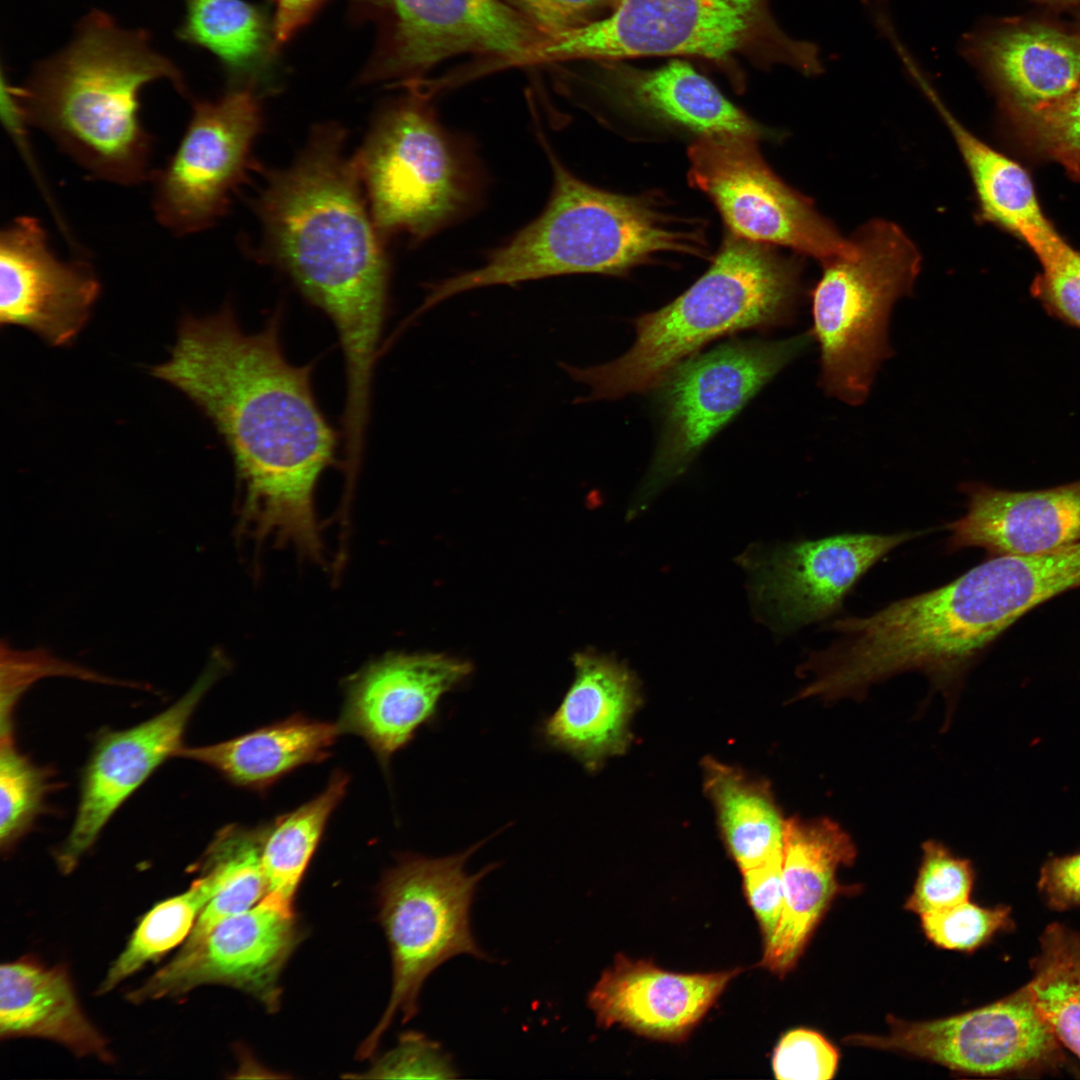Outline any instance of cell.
<instances>
[{
    "instance_id": "26",
    "label": "cell",
    "mask_w": 1080,
    "mask_h": 1080,
    "mask_svg": "<svg viewBox=\"0 0 1080 1080\" xmlns=\"http://www.w3.org/2000/svg\"><path fill=\"white\" fill-rule=\"evenodd\" d=\"M0 1036L42 1038L78 1057L104 1062L113 1058L106 1039L81 1008L66 969L28 959L0 967Z\"/></svg>"
},
{
    "instance_id": "38",
    "label": "cell",
    "mask_w": 1080,
    "mask_h": 1080,
    "mask_svg": "<svg viewBox=\"0 0 1080 1080\" xmlns=\"http://www.w3.org/2000/svg\"><path fill=\"white\" fill-rule=\"evenodd\" d=\"M973 882L969 860L954 855L938 841L928 840L922 845L918 874L905 909L921 916L953 907L969 900Z\"/></svg>"
},
{
    "instance_id": "17",
    "label": "cell",
    "mask_w": 1080,
    "mask_h": 1080,
    "mask_svg": "<svg viewBox=\"0 0 1080 1080\" xmlns=\"http://www.w3.org/2000/svg\"><path fill=\"white\" fill-rule=\"evenodd\" d=\"M227 666L215 651L193 686L170 707L136 726L97 737L82 772L75 819L54 855L62 873L76 868L122 804L164 761L176 756L198 704Z\"/></svg>"
},
{
    "instance_id": "29",
    "label": "cell",
    "mask_w": 1080,
    "mask_h": 1080,
    "mask_svg": "<svg viewBox=\"0 0 1080 1080\" xmlns=\"http://www.w3.org/2000/svg\"><path fill=\"white\" fill-rule=\"evenodd\" d=\"M909 70L956 142L973 181L983 219L999 224L1022 239L1051 226L1026 170L967 130L918 70L914 66Z\"/></svg>"
},
{
    "instance_id": "16",
    "label": "cell",
    "mask_w": 1080,
    "mask_h": 1080,
    "mask_svg": "<svg viewBox=\"0 0 1080 1080\" xmlns=\"http://www.w3.org/2000/svg\"><path fill=\"white\" fill-rule=\"evenodd\" d=\"M930 531L844 533L746 554L753 599L779 633L823 621L876 563Z\"/></svg>"
},
{
    "instance_id": "43",
    "label": "cell",
    "mask_w": 1080,
    "mask_h": 1080,
    "mask_svg": "<svg viewBox=\"0 0 1080 1080\" xmlns=\"http://www.w3.org/2000/svg\"><path fill=\"white\" fill-rule=\"evenodd\" d=\"M742 873L744 891L759 922L765 946L775 934L783 912L782 854Z\"/></svg>"
},
{
    "instance_id": "23",
    "label": "cell",
    "mask_w": 1080,
    "mask_h": 1080,
    "mask_svg": "<svg viewBox=\"0 0 1080 1080\" xmlns=\"http://www.w3.org/2000/svg\"><path fill=\"white\" fill-rule=\"evenodd\" d=\"M959 52L1008 109L1050 104L1080 84V35L1052 26L986 22L962 37Z\"/></svg>"
},
{
    "instance_id": "30",
    "label": "cell",
    "mask_w": 1080,
    "mask_h": 1080,
    "mask_svg": "<svg viewBox=\"0 0 1080 1080\" xmlns=\"http://www.w3.org/2000/svg\"><path fill=\"white\" fill-rule=\"evenodd\" d=\"M704 765L706 792L741 871L782 854L785 820L768 786L715 760Z\"/></svg>"
},
{
    "instance_id": "28",
    "label": "cell",
    "mask_w": 1080,
    "mask_h": 1080,
    "mask_svg": "<svg viewBox=\"0 0 1080 1080\" xmlns=\"http://www.w3.org/2000/svg\"><path fill=\"white\" fill-rule=\"evenodd\" d=\"M342 734L338 723L294 714L232 739L176 754L197 761L234 786L263 793L294 770L328 758Z\"/></svg>"
},
{
    "instance_id": "11",
    "label": "cell",
    "mask_w": 1080,
    "mask_h": 1080,
    "mask_svg": "<svg viewBox=\"0 0 1080 1080\" xmlns=\"http://www.w3.org/2000/svg\"><path fill=\"white\" fill-rule=\"evenodd\" d=\"M812 332L781 341H733L682 361L661 382L663 431L632 514L681 475L702 446L809 344Z\"/></svg>"
},
{
    "instance_id": "47",
    "label": "cell",
    "mask_w": 1080,
    "mask_h": 1080,
    "mask_svg": "<svg viewBox=\"0 0 1080 1080\" xmlns=\"http://www.w3.org/2000/svg\"><path fill=\"white\" fill-rule=\"evenodd\" d=\"M1035 1H1037L1040 4L1046 5L1048 7L1054 8V9L1067 8V7H1070V6H1073V5H1076V4L1080 3V0H1035Z\"/></svg>"
},
{
    "instance_id": "42",
    "label": "cell",
    "mask_w": 1080,
    "mask_h": 1080,
    "mask_svg": "<svg viewBox=\"0 0 1080 1080\" xmlns=\"http://www.w3.org/2000/svg\"><path fill=\"white\" fill-rule=\"evenodd\" d=\"M549 37L586 26L609 14L618 0H502Z\"/></svg>"
},
{
    "instance_id": "45",
    "label": "cell",
    "mask_w": 1080,
    "mask_h": 1080,
    "mask_svg": "<svg viewBox=\"0 0 1080 1080\" xmlns=\"http://www.w3.org/2000/svg\"><path fill=\"white\" fill-rule=\"evenodd\" d=\"M1038 887L1054 909L1080 906V852L1048 859L1041 868Z\"/></svg>"
},
{
    "instance_id": "25",
    "label": "cell",
    "mask_w": 1080,
    "mask_h": 1080,
    "mask_svg": "<svg viewBox=\"0 0 1080 1080\" xmlns=\"http://www.w3.org/2000/svg\"><path fill=\"white\" fill-rule=\"evenodd\" d=\"M597 87L613 102L655 121L699 134L759 138L763 129L689 63L672 59L656 69L603 62Z\"/></svg>"
},
{
    "instance_id": "6",
    "label": "cell",
    "mask_w": 1080,
    "mask_h": 1080,
    "mask_svg": "<svg viewBox=\"0 0 1080 1080\" xmlns=\"http://www.w3.org/2000/svg\"><path fill=\"white\" fill-rule=\"evenodd\" d=\"M652 56L706 59L732 73L741 58L809 77L824 72L819 47L789 36L770 0H618L606 16L550 37L531 64Z\"/></svg>"
},
{
    "instance_id": "8",
    "label": "cell",
    "mask_w": 1080,
    "mask_h": 1080,
    "mask_svg": "<svg viewBox=\"0 0 1080 1080\" xmlns=\"http://www.w3.org/2000/svg\"><path fill=\"white\" fill-rule=\"evenodd\" d=\"M378 111L353 157L374 224L384 238L420 242L472 203L475 178L454 137L437 122L422 92Z\"/></svg>"
},
{
    "instance_id": "4",
    "label": "cell",
    "mask_w": 1080,
    "mask_h": 1080,
    "mask_svg": "<svg viewBox=\"0 0 1080 1080\" xmlns=\"http://www.w3.org/2000/svg\"><path fill=\"white\" fill-rule=\"evenodd\" d=\"M553 187L543 212L484 264L431 285L422 310L470 289L550 276L622 274L659 253L698 254L704 239L645 197L598 189L575 177L542 141Z\"/></svg>"
},
{
    "instance_id": "19",
    "label": "cell",
    "mask_w": 1080,
    "mask_h": 1080,
    "mask_svg": "<svg viewBox=\"0 0 1080 1080\" xmlns=\"http://www.w3.org/2000/svg\"><path fill=\"white\" fill-rule=\"evenodd\" d=\"M100 292L83 259L60 260L46 231L21 216L0 235V321L31 330L53 346L70 344L87 323Z\"/></svg>"
},
{
    "instance_id": "27",
    "label": "cell",
    "mask_w": 1080,
    "mask_h": 1080,
    "mask_svg": "<svg viewBox=\"0 0 1080 1080\" xmlns=\"http://www.w3.org/2000/svg\"><path fill=\"white\" fill-rule=\"evenodd\" d=\"M178 39L214 55L229 88L261 97L279 90L280 52L272 14L246 0H185Z\"/></svg>"
},
{
    "instance_id": "13",
    "label": "cell",
    "mask_w": 1080,
    "mask_h": 1080,
    "mask_svg": "<svg viewBox=\"0 0 1080 1080\" xmlns=\"http://www.w3.org/2000/svg\"><path fill=\"white\" fill-rule=\"evenodd\" d=\"M260 100L236 88L214 101L193 99L181 141L151 176L155 217L170 232L196 233L227 213L233 192L256 168L251 149L263 124Z\"/></svg>"
},
{
    "instance_id": "24",
    "label": "cell",
    "mask_w": 1080,
    "mask_h": 1080,
    "mask_svg": "<svg viewBox=\"0 0 1080 1080\" xmlns=\"http://www.w3.org/2000/svg\"><path fill=\"white\" fill-rule=\"evenodd\" d=\"M574 679L542 725L545 741L594 771L629 745L630 720L639 704L637 681L615 658L592 651L572 658Z\"/></svg>"
},
{
    "instance_id": "35",
    "label": "cell",
    "mask_w": 1080,
    "mask_h": 1080,
    "mask_svg": "<svg viewBox=\"0 0 1080 1080\" xmlns=\"http://www.w3.org/2000/svg\"><path fill=\"white\" fill-rule=\"evenodd\" d=\"M46 769L20 753L11 732L1 734L0 844L10 850L40 814L49 788Z\"/></svg>"
},
{
    "instance_id": "31",
    "label": "cell",
    "mask_w": 1080,
    "mask_h": 1080,
    "mask_svg": "<svg viewBox=\"0 0 1080 1080\" xmlns=\"http://www.w3.org/2000/svg\"><path fill=\"white\" fill-rule=\"evenodd\" d=\"M266 827L229 824L216 832L195 865L199 875L212 882L216 893L180 949L195 946L217 924L249 910L266 895L262 867Z\"/></svg>"
},
{
    "instance_id": "36",
    "label": "cell",
    "mask_w": 1080,
    "mask_h": 1080,
    "mask_svg": "<svg viewBox=\"0 0 1080 1080\" xmlns=\"http://www.w3.org/2000/svg\"><path fill=\"white\" fill-rule=\"evenodd\" d=\"M1037 256L1042 274L1034 290L1047 308L1080 328V252L1051 225L1023 239Z\"/></svg>"
},
{
    "instance_id": "2",
    "label": "cell",
    "mask_w": 1080,
    "mask_h": 1080,
    "mask_svg": "<svg viewBox=\"0 0 1080 1080\" xmlns=\"http://www.w3.org/2000/svg\"><path fill=\"white\" fill-rule=\"evenodd\" d=\"M345 140L336 123L314 127L288 168L264 170L253 208L262 227L261 257L336 329L346 374L344 412L361 419L370 414L389 264Z\"/></svg>"
},
{
    "instance_id": "15",
    "label": "cell",
    "mask_w": 1080,
    "mask_h": 1080,
    "mask_svg": "<svg viewBox=\"0 0 1080 1080\" xmlns=\"http://www.w3.org/2000/svg\"><path fill=\"white\" fill-rule=\"evenodd\" d=\"M886 1035L852 1034L845 1044L923 1058L958 1073L1000 1075L1031 1067L1056 1048L1057 1038L1027 986L989 1005L920 1022L888 1017Z\"/></svg>"
},
{
    "instance_id": "12",
    "label": "cell",
    "mask_w": 1080,
    "mask_h": 1080,
    "mask_svg": "<svg viewBox=\"0 0 1080 1080\" xmlns=\"http://www.w3.org/2000/svg\"><path fill=\"white\" fill-rule=\"evenodd\" d=\"M755 139L703 135L688 151L690 183L711 199L733 235L788 247L822 263L853 255V239H845L808 198L772 172Z\"/></svg>"
},
{
    "instance_id": "40",
    "label": "cell",
    "mask_w": 1080,
    "mask_h": 1080,
    "mask_svg": "<svg viewBox=\"0 0 1080 1080\" xmlns=\"http://www.w3.org/2000/svg\"><path fill=\"white\" fill-rule=\"evenodd\" d=\"M458 1070L439 1043L418 1032L401 1035L394 1049L358 1078L455 1079Z\"/></svg>"
},
{
    "instance_id": "48",
    "label": "cell",
    "mask_w": 1080,
    "mask_h": 1080,
    "mask_svg": "<svg viewBox=\"0 0 1080 1080\" xmlns=\"http://www.w3.org/2000/svg\"><path fill=\"white\" fill-rule=\"evenodd\" d=\"M1078 179H1080V173H1079Z\"/></svg>"
},
{
    "instance_id": "46",
    "label": "cell",
    "mask_w": 1080,
    "mask_h": 1080,
    "mask_svg": "<svg viewBox=\"0 0 1080 1080\" xmlns=\"http://www.w3.org/2000/svg\"><path fill=\"white\" fill-rule=\"evenodd\" d=\"M272 8L276 39L281 47L291 41L330 0H266Z\"/></svg>"
},
{
    "instance_id": "9",
    "label": "cell",
    "mask_w": 1080,
    "mask_h": 1080,
    "mask_svg": "<svg viewBox=\"0 0 1080 1080\" xmlns=\"http://www.w3.org/2000/svg\"><path fill=\"white\" fill-rule=\"evenodd\" d=\"M486 840L460 853L429 858L407 854L383 876L379 917L392 963V988L381 1019L359 1048L370 1056L398 1013L409 1021L418 1010L426 979L458 955L480 960L489 956L478 946L470 925V909L480 881L496 864L469 874L466 862Z\"/></svg>"
},
{
    "instance_id": "3",
    "label": "cell",
    "mask_w": 1080,
    "mask_h": 1080,
    "mask_svg": "<svg viewBox=\"0 0 1080 1080\" xmlns=\"http://www.w3.org/2000/svg\"><path fill=\"white\" fill-rule=\"evenodd\" d=\"M159 79L187 93L180 71L151 48L145 31L125 30L93 11L65 49L37 66L19 94L29 125L90 175L130 186L153 174L152 137L139 116V95Z\"/></svg>"
},
{
    "instance_id": "22",
    "label": "cell",
    "mask_w": 1080,
    "mask_h": 1080,
    "mask_svg": "<svg viewBox=\"0 0 1080 1080\" xmlns=\"http://www.w3.org/2000/svg\"><path fill=\"white\" fill-rule=\"evenodd\" d=\"M857 848L829 817L785 820L782 849L784 906L761 966L783 976L804 952L833 899L855 887L838 882L841 867L854 863Z\"/></svg>"
},
{
    "instance_id": "32",
    "label": "cell",
    "mask_w": 1080,
    "mask_h": 1080,
    "mask_svg": "<svg viewBox=\"0 0 1080 1080\" xmlns=\"http://www.w3.org/2000/svg\"><path fill=\"white\" fill-rule=\"evenodd\" d=\"M350 777L335 770L313 799L267 824L262 867L267 893L293 903L329 819L344 798Z\"/></svg>"
},
{
    "instance_id": "21",
    "label": "cell",
    "mask_w": 1080,
    "mask_h": 1080,
    "mask_svg": "<svg viewBox=\"0 0 1080 1080\" xmlns=\"http://www.w3.org/2000/svg\"><path fill=\"white\" fill-rule=\"evenodd\" d=\"M966 512L946 525L947 550L981 548L991 556L1035 555L1080 542V479L1029 491L966 483Z\"/></svg>"
},
{
    "instance_id": "39",
    "label": "cell",
    "mask_w": 1080,
    "mask_h": 1080,
    "mask_svg": "<svg viewBox=\"0 0 1080 1080\" xmlns=\"http://www.w3.org/2000/svg\"><path fill=\"white\" fill-rule=\"evenodd\" d=\"M920 918L922 930L932 943L964 952L974 951L1011 923L1008 907L985 908L969 900Z\"/></svg>"
},
{
    "instance_id": "33",
    "label": "cell",
    "mask_w": 1080,
    "mask_h": 1080,
    "mask_svg": "<svg viewBox=\"0 0 1080 1080\" xmlns=\"http://www.w3.org/2000/svg\"><path fill=\"white\" fill-rule=\"evenodd\" d=\"M1026 985L1038 1011L1060 1040L1080 1058V934L1052 924L1040 937Z\"/></svg>"
},
{
    "instance_id": "37",
    "label": "cell",
    "mask_w": 1080,
    "mask_h": 1080,
    "mask_svg": "<svg viewBox=\"0 0 1080 1080\" xmlns=\"http://www.w3.org/2000/svg\"><path fill=\"white\" fill-rule=\"evenodd\" d=\"M1026 141L1042 155L1080 173V84L1066 97L1040 107L1009 109Z\"/></svg>"
},
{
    "instance_id": "7",
    "label": "cell",
    "mask_w": 1080,
    "mask_h": 1080,
    "mask_svg": "<svg viewBox=\"0 0 1080 1080\" xmlns=\"http://www.w3.org/2000/svg\"><path fill=\"white\" fill-rule=\"evenodd\" d=\"M852 239L853 255L823 262L811 299L824 390L857 405L889 357V314L894 302L911 292L921 256L908 235L884 219L864 224Z\"/></svg>"
},
{
    "instance_id": "41",
    "label": "cell",
    "mask_w": 1080,
    "mask_h": 1080,
    "mask_svg": "<svg viewBox=\"0 0 1080 1080\" xmlns=\"http://www.w3.org/2000/svg\"><path fill=\"white\" fill-rule=\"evenodd\" d=\"M838 1061L837 1049L823 1035L799 1028L781 1038L772 1068L777 1079L827 1080L833 1078Z\"/></svg>"
},
{
    "instance_id": "34",
    "label": "cell",
    "mask_w": 1080,
    "mask_h": 1080,
    "mask_svg": "<svg viewBox=\"0 0 1080 1080\" xmlns=\"http://www.w3.org/2000/svg\"><path fill=\"white\" fill-rule=\"evenodd\" d=\"M214 895L210 880L199 875L184 892L156 903L138 922L96 993H108L148 963L184 943Z\"/></svg>"
},
{
    "instance_id": "44",
    "label": "cell",
    "mask_w": 1080,
    "mask_h": 1080,
    "mask_svg": "<svg viewBox=\"0 0 1080 1080\" xmlns=\"http://www.w3.org/2000/svg\"><path fill=\"white\" fill-rule=\"evenodd\" d=\"M69 673V674H87V671L81 670L79 667L71 666L59 661L57 658L52 657L44 650H33L29 652H20L12 650L10 647H2V680H7V683L15 682V685L8 686V696L6 704L7 710L10 708L13 701L16 699V692L23 690L24 686L32 682V679H37L44 674L50 673Z\"/></svg>"
},
{
    "instance_id": "1",
    "label": "cell",
    "mask_w": 1080,
    "mask_h": 1080,
    "mask_svg": "<svg viewBox=\"0 0 1080 1080\" xmlns=\"http://www.w3.org/2000/svg\"><path fill=\"white\" fill-rule=\"evenodd\" d=\"M278 308L255 332L226 305L186 317L167 361L152 374L183 392L209 418L233 458L240 488L239 531L259 547L292 545L324 560L314 508L338 436L319 407L313 363L295 365L281 343Z\"/></svg>"
},
{
    "instance_id": "18",
    "label": "cell",
    "mask_w": 1080,
    "mask_h": 1080,
    "mask_svg": "<svg viewBox=\"0 0 1080 1080\" xmlns=\"http://www.w3.org/2000/svg\"><path fill=\"white\" fill-rule=\"evenodd\" d=\"M472 671L469 662L440 653H390L350 675L338 720L360 737L388 769L390 760L436 713L440 699Z\"/></svg>"
},
{
    "instance_id": "20",
    "label": "cell",
    "mask_w": 1080,
    "mask_h": 1080,
    "mask_svg": "<svg viewBox=\"0 0 1080 1080\" xmlns=\"http://www.w3.org/2000/svg\"><path fill=\"white\" fill-rule=\"evenodd\" d=\"M740 969L676 973L618 955L588 994L600 1027L670 1042L688 1037Z\"/></svg>"
},
{
    "instance_id": "5",
    "label": "cell",
    "mask_w": 1080,
    "mask_h": 1080,
    "mask_svg": "<svg viewBox=\"0 0 1080 1080\" xmlns=\"http://www.w3.org/2000/svg\"><path fill=\"white\" fill-rule=\"evenodd\" d=\"M798 274L794 263L764 244L730 236L691 287L633 321L636 340L625 354L597 366H561L589 387L583 402L648 390L715 338L784 323L796 301Z\"/></svg>"
},
{
    "instance_id": "14",
    "label": "cell",
    "mask_w": 1080,
    "mask_h": 1080,
    "mask_svg": "<svg viewBox=\"0 0 1080 1080\" xmlns=\"http://www.w3.org/2000/svg\"><path fill=\"white\" fill-rule=\"evenodd\" d=\"M292 905L266 894L249 910L217 924L195 946L180 949L127 1000L139 1004L221 984L274 1012L280 1006V974L301 937Z\"/></svg>"
},
{
    "instance_id": "10",
    "label": "cell",
    "mask_w": 1080,
    "mask_h": 1080,
    "mask_svg": "<svg viewBox=\"0 0 1080 1080\" xmlns=\"http://www.w3.org/2000/svg\"><path fill=\"white\" fill-rule=\"evenodd\" d=\"M348 10L375 31L361 85L417 83L461 54L483 56L494 68L528 65L549 38L502 0H348Z\"/></svg>"
}]
</instances>
